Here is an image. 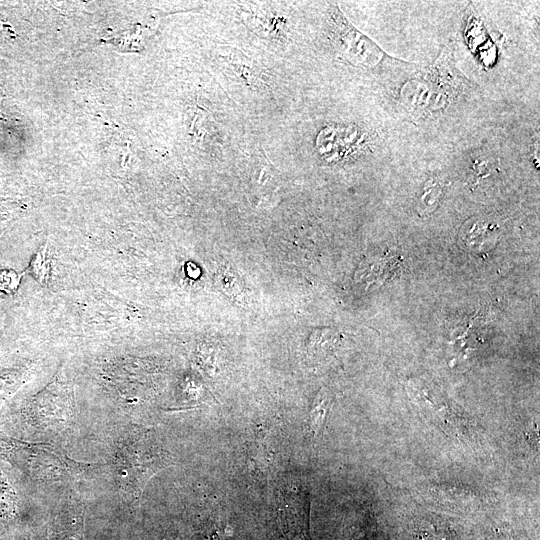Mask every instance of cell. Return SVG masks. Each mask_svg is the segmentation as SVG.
Listing matches in <instances>:
<instances>
[{"mask_svg":"<svg viewBox=\"0 0 540 540\" xmlns=\"http://www.w3.org/2000/svg\"><path fill=\"white\" fill-rule=\"evenodd\" d=\"M0 459L37 480L52 481L91 467L69 457L60 448L47 443H33L0 432Z\"/></svg>","mask_w":540,"mask_h":540,"instance_id":"7a4b0ae2","label":"cell"},{"mask_svg":"<svg viewBox=\"0 0 540 540\" xmlns=\"http://www.w3.org/2000/svg\"><path fill=\"white\" fill-rule=\"evenodd\" d=\"M425 80L428 93L431 96L430 104L435 109L444 108L452 98L464 89L466 78L455 68L452 49L445 47L434 64L426 72Z\"/></svg>","mask_w":540,"mask_h":540,"instance_id":"5b68a950","label":"cell"},{"mask_svg":"<svg viewBox=\"0 0 540 540\" xmlns=\"http://www.w3.org/2000/svg\"><path fill=\"white\" fill-rule=\"evenodd\" d=\"M19 281L20 278L14 271H0V290L11 293L17 289Z\"/></svg>","mask_w":540,"mask_h":540,"instance_id":"30bf717a","label":"cell"},{"mask_svg":"<svg viewBox=\"0 0 540 540\" xmlns=\"http://www.w3.org/2000/svg\"><path fill=\"white\" fill-rule=\"evenodd\" d=\"M173 464L171 454L156 434L132 426L117 441L112 467L116 484L125 496L138 499L148 481Z\"/></svg>","mask_w":540,"mask_h":540,"instance_id":"6da1fadb","label":"cell"},{"mask_svg":"<svg viewBox=\"0 0 540 540\" xmlns=\"http://www.w3.org/2000/svg\"><path fill=\"white\" fill-rule=\"evenodd\" d=\"M330 15L337 46L351 63L373 68L387 57L378 45L349 23L337 6L332 8Z\"/></svg>","mask_w":540,"mask_h":540,"instance_id":"277c9868","label":"cell"},{"mask_svg":"<svg viewBox=\"0 0 540 540\" xmlns=\"http://www.w3.org/2000/svg\"><path fill=\"white\" fill-rule=\"evenodd\" d=\"M15 513V494L3 474L0 473V516L10 517Z\"/></svg>","mask_w":540,"mask_h":540,"instance_id":"9c48e42d","label":"cell"},{"mask_svg":"<svg viewBox=\"0 0 540 540\" xmlns=\"http://www.w3.org/2000/svg\"><path fill=\"white\" fill-rule=\"evenodd\" d=\"M61 382H55L35 396L26 408L29 422L42 428L67 427L75 415L71 391Z\"/></svg>","mask_w":540,"mask_h":540,"instance_id":"3957f363","label":"cell"},{"mask_svg":"<svg viewBox=\"0 0 540 540\" xmlns=\"http://www.w3.org/2000/svg\"><path fill=\"white\" fill-rule=\"evenodd\" d=\"M442 186L437 179L428 180L421 188L417 199V210L419 213L427 214L432 212L440 199Z\"/></svg>","mask_w":540,"mask_h":540,"instance_id":"52a82bcc","label":"cell"},{"mask_svg":"<svg viewBox=\"0 0 540 540\" xmlns=\"http://www.w3.org/2000/svg\"><path fill=\"white\" fill-rule=\"evenodd\" d=\"M51 263L47 244L43 245L32 259L29 270L43 286L48 283Z\"/></svg>","mask_w":540,"mask_h":540,"instance_id":"ba28073f","label":"cell"},{"mask_svg":"<svg viewBox=\"0 0 540 540\" xmlns=\"http://www.w3.org/2000/svg\"><path fill=\"white\" fill-rule=\"evenodd\" d=\"M332 401L331 393L325 388L317 394L310 411V430L314 437L323 433Z\"/></svg>","mask_w":540,"mask_h":540,"instance_id":"8992f818","label":"cell"}]
</instances>
